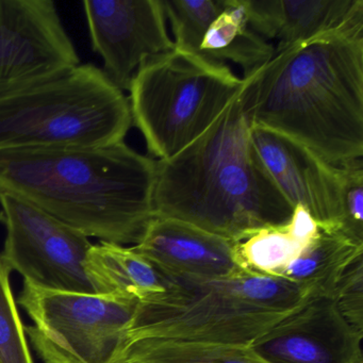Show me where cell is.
I'll return each mask as SVG.
<instances>
[{
	"instance_id": "cell-14",
	"label": "cell",
	"mask_w": 363,
	"mask_h": 363,
	"mask_svg": "<svg viewBox=\"0 0 363 363\" xmlns=\"http://www.w3.org/2000/svg\"><path fill=\"white\" fill-rule=\"evenodd\" d=\"M248 25L275 52L341 26L363 8V0H246Z\"/></svg>"
},
{
	"instance_id": "cell-19",
	"label": "cell",
	"mask_w": 363,
	"mask_h": 363,
	"mask_svg": "<svg viewBox=\"0 0 363 363\" xmlns=\"http://www.w3.org/2000/svg\"><path fill=\"white\" fill-rule=\"evenodd\" d=\"M113 363H269L250 346L146 339L123 343Z\"/></svg>"
},
{
	"instance_id": "cell-23",
	"label": "cell",
	"mask_w": 363,
	"mask_h": 363,
	"mask_svg": "<svg viewBox=\"0 0 363 363\" xmlns=\"http://www.w3.org/2000/svg\"><path fill=\"white\" fill-rule=\"evenodd\" d=\"M330 299L342 318L363 333V258L346 271Z\"/></svg>"
},
{
	"instance_id": "cell-17",
	"label": "cell",
	"mask_w": 363,
	"mask_h": 363,
	"mask_svg": "<svg viewBox=\"0 0 363 363\" xmlns=\"http://www.w3.org/2000/svg\"><path fill=\"white\" fill-rule=\"evenodd\" d=\"M318 225L301 206L286 223L259 229L238 243L242 264L254 273L279 277L318 233Z\"/></svg>"
},
{
	"instance_id": "cell-16",
	"label": "cell",
	"mask_w": 363,
	"mask_h": 363,
	"mask_svg": "<svg viewBox=\"0 0 363 363\" xmlns=\"http://www.w3.org/2000/svg\"><path fill=\"white\" fill-rule=\"evenodd\" d=\"M363 258V243L337 226H320L311 243L280 274L306 298H331L344 274Z\"/></svg>"
},
{
	"instance_id": "cell-15",
	"label": "cell",
	"mask_w": 363,
	"mask_h": 363,
	"mask_svg": "<svg viewBox=\"0 0 363 363\" xmlns=\"http://www.w3.org/2000/svg\"><path fill=\"white\" fill-rule=\"evenodd\" d=\"M84 267L99 295L145 301L164 294L171 284L164 273L133 246L99 242L89 250Z\"/></svg>"
},
{
	"instance_id": "cell-8",
	"label": "cell",
	"mask_w": 363,
	"mask_h": 363,
	"mask_svg": "<svg viewBox=\"0 0 363 363\" xmlns=\"http://www.w3.org/2000/svg\"><path fill=\"white\" fill-rule=\"evenodd\" d=\"M0 223L7 231L0 259L38 288L95 294L86 273L88 237L14 195L0 192Z\"/></svg>"
},
{
	"instance_id": "cell-2",
	"label": "cell",
	"mask_w": 363,
	"mask_h": 363,
	"mask_svg": "<svg viewBox=\"0 0 363 363\" xmlns=\"http://www.w3.org/2000/svg\"><path fill=\"white\" fill-rule=\"evenodd\" d=\"M157 160L124 142L95 148L0 150V192L86 237L137 245L155 218Z\"/></svg>"
},
{
	"instance_id": "cell-9",
	"label": "cell",
	"mask_w": 363,
	"mask_h": 363,
	"mask_svg": "<svg viewBox=\"0 0 363 363\" xmlns=\"http://www.w3.org/2000/svg\"><path fill=\"white\" fill-rule=\"evenodd\" d=\"M80 65L52 0H0V95Z\"/></svg>"
},
{
	"instance_id": "cell-4",
	"label": "cell",
	"mask_w": 363,
	"mask_h": 363,
	"mask_svg": "<svg viewBox=\"0 0 363 363\" xmlns=\"http://www.w3.org/2000/svg\"><path fill=\"white\" fill-rule=\"evenodd\" d=\"M165 275L169 288L139 301L123 343L158 339L250 346L309 299L282 278L252 271L213 280Z\"/></svg>"
},
{
	"instance_id": "cell-11",
	"label": "cell",
	"mask_w": 363,
	"mask_h": 363,
	"mask_svg": "<svg viewBox=\"0 0 363 363\" xmlns=\"http://www.w3.org/2000/svg\"><path fill=\"white\" fill-rule=\"evenodd\" d=\"M363 333L330 298H309L250 345L269 363H363Z\"/></svg>"
},
{
	"instance_id": "cell-5",
	"label": "cell",
	"mask_w": 363,
	"mask_h": 363,
	"mask_svg": "<svg viewBox=\"0 0 363 363\" xmlns=\"http://www.w3.org/2000/svg\"><path fill=\"white\" fill-rule=\"evenodd\" d=\"M131 126L128 97L91 63L0 95V150L105 147Z\"/></svg>"
},
{
	"instance_id": "cell-13",
	"label": "cell",
	"mask_w": 363,
	"mask_h": 363,
	"mask_svg": "<svg viewBox=\"0 0 363 363\" xmlns=\"http://www.w3.org/2000/svg\"><path fill=\"white\" fill-rule=\"evenodd\" d=\"M238 243L177 218L155 216L133 248L163 273L213 280L250 272L240 260Z\"/></svg>"
},
{
	"instance_id": "cell-10",
	"label": "cell",
	"mask_w": 363,
	"mask_h": 363,
	"mask_svg": "<svg viewBox=\"0 0 363 363\" xmlns=\"http://www.w3.org/2000/svg\"><path fill=\"white\" fill-rule=\"evenodd\" d=\"M82 6L101 71L123 92L147 59L175 48L161 0H86Z\"/></svg>"
},
{
	"instance_id": "cell-18",
	"label": "cell",
	"mask_w": 363,
	"mask_h": 363,
	"mask_svg": "<svg viewBox=\"0 0 363 363\" xmlns=\"http://www.w3.org/2000/svg\"><path fill=\"white\" fill-rule=\"evenodd\" d=\"M201 52L220 62L237 63L244 69V77L267 65L275 54L273 45L248 25L246 0H224L223 11L206 33Z\"/></svg>"
},
{
	"instance_id": "cell-20",
	"label": "cell",
	"mask_w": 363,
	"mask_h": 363,
	"mask_svg": "<svg viewBox=\"0 0 363 363\" xmlns=\"http://www.w3.org/2000/svg\"><path fill=\"white\" fill-rule=\"evenodd\" d=\"M171 23L175 48L203 55L201 43L210 25L220 16L224 0H161Z\"/></svg>"
},
{
	"instance_id": "cell-22",
	"label": "cell",
	"mask_w": 363,
	"mask_h": 363,
	"mask_svg": "<svg viewBox=\"0 0 363 363\" xmlns=\"http://www.w3.org/2000/svg\"><path fill=\"white\" fill-rule=\"evenodd\" d=\"M337 167L340 173V228L354 241L363 243L362 158Z\"/></svg>"
},
{
	"instance_id": "cell-6",
	"label": "cell",
	"mask_w": 363,
	"mask_h": 363,
	"mask_svg": "<svg viewBox=\"0 0 363 363\" xmlns=\"http://www.w3.org/2000/svg\"><path fill=\"white\" fill-rule=\"evenodd\" d=\"M243 86L224 62L174 48L147 59L133 77V124L148 152L169 160L199 139Z\"/></svg>"
},
{
	"instance_id": "cell-12",
	"label": "cell",
	"mask_w": 363,
	"mask_h": 363,
	"mask_svg": "<svg viewBox=\"0 0 363 363\" xmlns=\"http://www.w3.org/2000/svg\"><path fill=\"white\" fill-rule=\"evenodd\" d=\"M250 142L267 175L294 209L305 208L320 226H339V167L303 144L250 124Z\"/></svg>"
},
{
	"instance_id": "cell-3",
	"label": "cell",
	"mask_w": 363,
	"mask_h": 363,
	"mask_svg": "<svg viewBox=\"0 0 363 363\" xmlns=\"http://www.w3.org/2000/svg\"><path fill=\"white\" fill-rule=\"evenodd\" d=\"M243 88L199 139L173 158L157 160L155 216L235 242L290 220L294 209L252 148Z\"/></svg>"
},
{
	"instance_id": "cell-7",
	"label": "cell",
	"mask_w": 363,
	"mask_h": 363,
	"mask_svg": "<svg viewBox=\"0 0 363 363\" xmlns=\"http://www.w3.org/2000/svg\"><path fill=\"white\" fill-rule=\"evenodd\" d=\"M18 303L33 320L25 333L44 362L113 363L139 301L24 281Z\"/></svg>"
},
{
	"instance_id": "cell-1",
	"label": "cell",
	"mask_w": 363,
	"mask_h": 363,
	"mask_svg": "<svg viewBox=\"0 0 363 363\" xmlns=\"http://www.w3.org/2000/svg\"><path fill=\"white\" fill-rule=\"evenodd\" d=\"M250 124L339 165L363 157V8L341 26L294 44L243 78Z\"/></svg>"
},
{
	"instance_id": "cell-21",
	"label": "cell",
	"mask_w": 363,
	"mask_h": 363,
	"mask_svg": "<svg viewBox=\"0 0 363 363\" xmlns=\"http://www.w3.org/2000/svg\"><path fill=\"white\" fill-rule=\"evenodd\" d=\"M10 273L0 259V363H35L12 293Z\"/></svg>"
}]
</instances>
